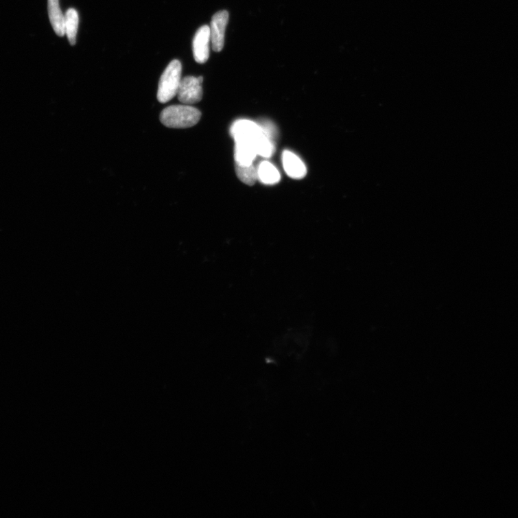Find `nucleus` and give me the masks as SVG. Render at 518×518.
<instances>
[{
	"label": "nucleus",
	"instance_id": "nucleus-1",
	"mask_svg": "<svg viewBox=\"0 0 518 518\" xmlns=\"http://www.w3.org/2000/svg\"><path fill=\"white\" fill-rule=\"evenodd\" d=\"M201 115L198 109L189 105L172 106L163 110L160 121L170 128H188L198 124Z\"/></svg>",
	"mask_w": 518,
	"mask_h": 518
},
{
	"label": "nucleus",
	"instance_id": "nucleus-2",
	"mask_svg": "<svg viewBox=\"0 0 518 518\" xmlns=\"http://www.w3.org/2000/svg\"><path fill=\"white\" fill-rule=\"evenodd\" d=\"M183 66L179 60H173L160 78L157 99L161 103H167L178 93L182 80Z\"/></svg>",
	"mask_w": 518,
	"mask_h": 518
},
{
	"label": "nucleus",
	"instance_id": "nucleus-3",
	"mask_svg": "<svg viewBox=\"0 0 518 518\" xmlns=\"http://www.w3.org/2000/svg\"><path fill=\"white\" fill-rule=\"evenodd\" d=\"M203 78L187 76L182 79L177 97L185 105H192L202 99Z\"/></svg>",
	"mask_w": 518,
	"mask_h": 518
},
{
	"label": "nucleus",
	"instance_id": "nucleus-4",
	"mask_svg": "<svg viewBox=\"0 0 518 518\" xmlns=\"http://www.w3.org/2000/svg\"><path fill=\"white\" fill-rule=\"evenodd\" d=\"M229 21L226 10L216 12L211 23V36L213 49L220 52L224 47L226 29Z\"/></svg>",
	"mask_w": 518,
	"mask_h": 518
},
{
	"label": "nucleus",
	"instance_id": "nucleus-5",
	"mask_svg": "<svg viewBox=\"0 0 518 518\" xmlns=\"http://www.w3.org/2000/svg\"><path fill=\"white\" fill-rule=\"evenodd\" d=\"M211 27L204 25L198 29L192 42V50L196 62L204 64L210 57Z\"/></svg>",
	"mask_w": 518,
	"mask_h": 518
},
{
	"label": "nucleus",
	"instance_id": "nucleus-6",
	"mask_svg": "<svg viewBox=\"0 0 518 518\" xmlns=\"http://www.w3.org/2000/svg\"><path fill=\"white\" fill-rule=\"evenodd\" d=\"M231 132L235 140L248 139L255 142L262 134L263 130L259 124L253 121L240 120L233 124Z\"/></svg>",
	"mask_w": 518,
	"mask_h": 518
},
{
	"label": "nucleus",
	"instance_id": "nucleus-7",
	"mask_svg": "<svg viewBox=\"0 0 518 518\" xmlns=\"http://www.w3.org/2000/svg\"><path fill=\"white\" fill-rule=\"evenodd\" d=\"M235 148V164L243 166L253 165L257 154L255 142L248 139H237Z\"/></svg>",
	"mask_w": 518,
	"mask_h": 518
},
{
	"label": "nucleus",
	"instance_id": "nucleus-8",
	"mask_svg": "<svg viewBox=\"0 0 518 518\" xmlns=\"http://www.w3.org/2000/svg\"><path fill=\"white\" fill-rule=\"evenodd\" d=\"M283 165L287 174L291 178L301 180L307 174V169L302 160L289 151L283 153Z\"/></svg>",
	"mask_w": 518,
	"mask_h": 518
},
{
	"label": "nucleus",
	"instance_id": "nucleus-9",
	"mask_svg": "<svg viewBox=\"0 0 518 518\" xmlns=\"http://www.w3.org/2000/svg\"><path fill=\"white\" fill-rule=\"evenodd\" d=\"M48 11L54 31L58 36L65 35V16L59 5V0H48Z\"/></svg>",
	"mask_w": 518,
	"mask_h": 518
},
{
	"label": "nucleus",
	"instance_id": "nucleus-10",
	"mask_svg": "<svg viewBox=\"0 0 518 518\" xmlns=\"http://www.w3.org/2000/svg\"><path fill=\"white\" fill-rule=\"evenodd\" d=\"M79 14L75 9H69L65 14V35L71 46L77 43V35L79 27Z\"/></svg>",
	"mask_w": 518,
	"mask_h": 518
},
{
	"label": "nucleus",
	"instance_id": "nucleus-11",
	"mask_svg": "<svg viewBox=\"0 0 518 518\" xmlns=\"http://www.w3.org/2000/svg\"><path fill=\"white\" fill-rule=\"evenodd\" d=\"M258 180L265 185H274L280 181L277 169L269 161H263L257 168Z\"/></svg>",
	"mask_w": 518,
	"mask_h": 518
},
{
	"label": "nucleus",
	"instance_id": "nucleus-12",
	"mask_svg": "<svg viewBox=\"0 0 518 518\" xmlns=\"http://www.w3.org/2000/svg\"><path fill=\"white\" fill-rule=\"evenodd\" d=\"M235 171L239 180L247 185L253 186L258 180L257 169L254 165L243 166L235 164Z\"/></svg>",
	"mask_w": 518,
	"mask_h": 518
},
{
	"label": "nucleus",
	"instance_id": "nucleus-13",
	"mask_svg": "<svg viewBox=\"0 0 518 518\" xmlns=\"http://www.w3.org/2000/svg\"><path fill=\"white\" fill-rule=\"evenodd\" d=\"M255 147L257 154L265 158L271 157L274 152V145L272 139L266 136L263 131L255 141Z\"/></svg>",
	"mask_w": 518,
	"mask_h": 518
}]
</instances>
